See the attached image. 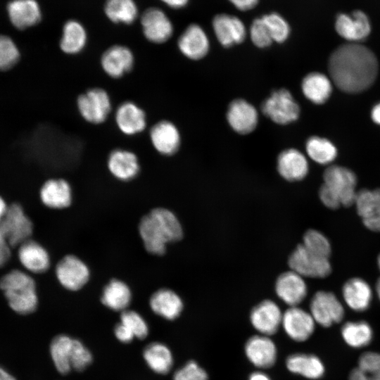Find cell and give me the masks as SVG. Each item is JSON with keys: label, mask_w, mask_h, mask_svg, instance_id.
I'll use <instances>...</instances> for the list:
<instances>
[{"label": "cell", "mask_w": 380, "mask_h": 380, "mask_svg": "<svg viewBox=\"0 0 380 380\" xmlns=\"http://www.w3.org/2000/svg\"><path fill=\"white\" fill-rule=\"evenodd\" d=\"M327 68L329 77L339 90L358 94L370 88L376 81L379 62L370 49L349 42L334 49Z\"/></svg>", "instance_id": "cell-1"}, {"label": "cell", "mask_w": 380, "mask_h": 380, "mask_svg": "<svg viewBox=\"0 0 380 380\" xmlns=\"http://www.w3.org/2000/svg\"><path fill=\"white\" fill-rule=\"evenodd\" d=\"M139 232L145 249L151 254L161 255L169 243L180 240L183 235L182 225L170 210L157 208L141 220Z\"/></svg>", "instance_id": "cell-2"}, {"label": "cell", "mask_w": 380, "mask_h": 380, "mask_svg": "<svg viewBox=\"0 0 380 380\" xmlns=\"http://www.w3.org/2000/svg\"><path fill=\"white\" fill-rule=\"evenodd\" d=\"M357 178L355 173L348 167L329 165L323 173V184L319 190V198L322 204L331 210L341 206L354 205Z\"/></svg>", "instance_id": "cell-3"}, {"label": "cell", "mask_w": 380, "mask_h": 380, "mask_svg": "<svg viewBox=\"0 0 380 380\" xmlns=\"http://www.w3.org/2000/svg\"><path fill=\"white\" fill-rule=\"evenodd\" d=\"M0 289L11 309L26 315L34 312L38 305L36 284L32 277L21 270H12L0 278Z\"/></svg>", "instance_id": "cell-4"}, {"label": "cell", "mask_w": 380, "mask_h": 380, "mask_svg": "<svg viewBox=\"0 0 380 380\" xmlns=\"http://www.w3.org/2000/svg\"><path fill=\"white\" fill-rule=\"evenodd\" d=\"M263 115L279 125H287L300 117V108L291 92L285 88L272 91L261 103Z\"/></svg>", "instance_id": "cell-5"}, {"label": "cell", "mask_w": 380, "mask_h": 380, "mask_svg": "<svg viewBox=\"0 0 380 380\" xmlns=\"http://www.w3.org/2000/svg\"><path fill=\"white\" fill-rule=\"evenodd\" d=\"M291 270L303 277L325 278L332 270L329 258L320 255L298 244L289 258Z\"/></svg>", "instance_id": "cell-6"}, {"label": "cell", "mask_w": 380, "mask_h": 380, "mask_svg": "<svg viewBox=\"0 0 380 380\" xmlns=\"http://www.w3.org/2000/svg\"><path fill=\"white\" fill-rule=\"evenodd\" d=\"M77 108L85 121L99 125L105 122L108 117L112 108L111 99L105 89L91 88L78 96Z\"/></svg>", "instance_id": "cell-7"}, {"label": "cell", "mask_w": 380, "mask_h": 380, "mask_svg": "<svg viewBox=\"0 0 380 380\" xmlns=\"http://www.w3.org/2000/svg\"><path fill=\"white\" fill-rule=\"evenodd\" d=\"M0 227L12 248H17L30 239L34 229L32 220L19 203L8 205Z\"/></svg>", "instance_id": "cell-8"}, {"label": "cell", "mask_w": 380, "mask_h": 380, "mask_svg": "<svg viewBox=\"0 0 380 380\" xmlns=\"http://www.w3.org/2000/svg\"><path fill=\"white\" fill-rule=\"evenodd\" d=\"M310 312L315 322L323 327H329L340 322L344 317V308L332 292L319 291L310 303Z\"/></svg>", "instance_id": "cell-9"}, {"label": "cell", "mask_w": 380, "mask_h": 380, "mask_svg": "<svg viewBox=\"0 0 380 380\" xmlns=\"http://www.w3.org/2000/svg\"><path fill=\"white\" fill-rule=\"evenodd\" d=\"M212 28L218 42L224 48H230L244 42L248 31L239 17L225 13L216 14L212 19Z\"/></svg>", "instance_id": "cell-10"}, {"label": "cell", "mask_w": 380, "mask_h": 380, "mask_svg": "<svg viewBox=\"0 0 380 380\" xmlns=\"http://www.w3.org/2000/svg\"><path fill=\"white\" fill-rule=\"evenodd\" d=\"M226 118L233 131L246 135L255 129L259 116L258 110L252 103L243 99H236L229 103Z\"/></svg>", "instance_id": "cell-11"}, {"label": "cell", "mask_w": 380, "mask_h": 380, "mask_svg": "<svg viewBox=\"0 0 380 380\" xmlns=\"http://www.w3.org/2000/svg\"><path fill=\"white\" fill-rule=\"evenodd\" d=\"M56 276L66 289L77 291L82 288L89 278V270L77 257L68 255L63 257L56 267Z\"/></svg>", "instance_id": "cell-12"}, {"label": "cell", "mask_w": 380, "mask_h": 380, "mask_svg": "<svg viewBox=\"0 0 380 380\" xmlns=\"http://www.w3.org/2000/svg\"><path fill=\"white\" fill-rule=\"evenodd\" d=\"M315 323L310 312L298 306H292L283 313L281 327L293 341L303 342L312 335Z\"/></svg>", "instance_id": "cell-13"}, {"label": "cell", "mask_w": 380, "mask_h": 380, "mask_svg": "<svg viewBox=\"0 0 380 380\" xmlns=\"http://www.w3.org/2000/svg\"><path fill=\"white\" fill-rule=\"evenodd\" d=\"M177 46L185 57L193 61L205 57L210 47L206 32L197 23H191L186 27L178 39Z\"/></svg>", "instance_id": "cell-14"}, {"label": "cell", "mask_w": 380, "mask_h": 380, "mask_svg": "<svg viewBox=\"0 0 380 380\" xmlns=\"http://www.w3.org/2000/svg\"><path fill=\"white\" fill-rule=\"evenodd\" d=\"M244 351L249 362L259 369H268L276 362L277 348L268 336L258 334L250 337Z\"/></svg>", "instance_id": "cell-15"}, {"label": "cell", "mask_w": 380, "mask_h": 380, "mask_svg": "<svg viewBox=\"0 0 380 380\" xmlns=\"http://www.w3.org/2000/svg\"><path fill=\"white\" fill-rule=\"evenodd\" d=\"M283 314L274 301L265 300L255 305L251 311L250 321L260 334L272 336L281 326Z\"/></svg>", "instance_id": "cell-16"}, {"label": "cell", "mask_w": 380, "mask_h": 380, "mask_svg": "<svg viewBox=\"0 0 380 380\" xmlns=\"http://www.w3.org/2000/svg\"><path fill=\"white\" fill-rule=\"evenodd\" d=\"M354 205L365 227L380 232V188L358 191Z\"/></svg>", "instance_id": "cell-17"}, {"label": "cell", "mask_w": 380, "mask_h": 380, "mask_svg": "<svg viewBox=\"0 0 380 380\" xmlns=\"http://www.w3.org/2000/svg\"><path fill=\"white\" fill-rule=\"evenodd\" d=\"M277 169L284 179L289 182L300 181L308 174L309 163L301 151L295 148H289L279 153Z\"/></svg>", "instance_id": "cell-18"}, {"label": "cell", "mask_w": 380, "mask_h": 380, "mask_svg": "<svg viewBox=\"0 0 380 380\" xmlns=\"http://www.w3.org/2000/svg\"><path fill=\"white\" fill-rule=\"evenodd\" d=\"M277 296L286 304L298 306L307 296L308 286L304 277L291 270L282 273L275 283Z\"/></svg>", "instance_id": "cell-19"}, {"label": "cell", "mask_w": 380, "mask_h": 380, "mask_svg": "<svg viewBox=\"0 0 380 380\" xmlns=\"http://www.w3.org/2000/svg\"><path fill=\"white\" fill-rule=\"evenodd\" d=\"M149 136L154 149L161 155H174L179 148V131L177 126L169 120H160L153 125Z\"/></svg>", "instance_id": "cell-20"}, {"label": "cell", "mask_w": 380, "mask_h": 380, "mask_svg": "<svg viewBox=\"0 0 380 380\" xmlns=\"http://www.w3.org/2000/svg\"><path fill=\"white\" fill-rule=\"evenodd\" d=\"M146 38L153 43L167 42L173 34V25L161 10L152 8L146 10L141 19Z\"/></svg>", "instance_id": "cell-21"}, {"label": "cell", "mask_w": 380, "mask_h": 380, "mask_svg": "<svg viewBox=\"0 0 380 380\" xmlns=\"http://www.w3.org/2000/svg\"><path fill=\"white\" fill-rule=\"evenodd\" d=\"M335 29L342 38L350 42L357 43L368 37L371 32V25L365 13L356 11L352 15H338L335 23Z\"/></svg>", "instance_id": "cell-22"}, {"label": "cell", "mask_w": 380, "mask_h": 380, "mask_svg": "<svg viewBox=\"0 0 380 380\" xmlns=\"http://www.w3.org/2000/svg\"><path fill=\"white\" fill-rule=\"evenodd\" d=\"M115 120L119 130L127 136L138 134L146 127V115L144 110L130 101L120 103L117 108Z\"/></svg>", "instance_id": "cell-23"}, {"label": "cell", "mask_w": 380, "mask_h": 380, "mask_svg": "<svg viewBox=\"0 0 380 380\" xmlns=\"http://www.w3.org/2000/svg\"><path fill=\"white\" fill-rule=\"evenodd\" d=\"M17 248L19 262L27 272L41 274L49 270L50 257L40 243L30 239Z\"/></svg>", "instance_id": "cell-24"}, {"label": "cell", "mask_w": 380, "mask_h": 380, "mask_svg": "<svg viewBox=\"0 0 380 380\" xmlns=\"http://www.w3.org/2000/svg\"><path fill=\"white\" fill-rule=\"evenodd\" d=\"M134 62L132 51L122 45L108 48L101 58V66L110 77L119 78L129 72Z\"/></svg>", "instance_id": "cell-25"}, {"label": "cell", "mask_w": 380, "mask_h": 380, "mask_svg": "<svg viewBox=\"0 0 380 380\" xmlns=\"http://www.w3.org/2000/svg\"><path fill=\"white\" fill-rule=\"evenodd\" d=\"M107 166L111 175L121 181H129L135 177L140 167L137 155L123 148H116L110 153Z\"/></svg>", "instance_id": "cell-26"}, {"label": "cell", "mask_w": 380, "mask_h": 380, "mask_svg": "<svg viewBox=\"0 0 380 380\" xmlns=\"http://www.w3.org/2000/svg\"><path fill=\"white\" fill-rule=\"evenodd\" d=\"M342 296L346 305L355 312L367 310L372 303V289L365 279L353 277L342 287Z\"/></svg>", "instance_id": "cell-27"}, {"label": "cell", "mask_w": 380, "mask_h": 380, "mask_svg": "<svg viewBox=\"0 0 380 380\" xmlns=\"http://www.w3.org/2000/svg\"><path fill=\"white\" fill-rule=\"evenodd\" d=\"M333 82L327 75L320 72L308 73L302 80L301 90L305 97L316 105L325 103L333 91Z\"/></svg>", "instance_id": "cell-28"}, {"label": "cell", "mask_w": 380, "mask_h": 380, "mask_svg": "<svg viewBox=\"0 0 380 380\" xmlns=\"http://www.w3.org/2000/svg\"><path fill=\"white\" fill-rule=\"evenodd\" d=\"M42 203L52 209L68 207L72 201V191L69 183L63 179H50L46 181L39 191Z\"/></svg>", "instance_id": "cell-29"}, {"label": "cell", "mask_w": 380, "mask_h": 380, "mask_svg": "<svg viewBox=\"0 0 380 380\" xmlns=\"http://www.w3.org/2000/svg\"><path fill=\"white\" fill-rule=\"evenodd\" d=\"M9 19L16 28L23 30L41 20V11L35 0H12L7 6Z\"/></svg>", "instance_id": "cell-30"}, {"label": "cell", "mask_w": 380, "mask_h": 380, "mask_svg": "<svg viewBox=\"0 0 380 380\" xmlns=\"http://www.w3.org/2000/svg\"><path fill=\"white\" fill-rule=\"evenodd\" d=\"M286 367L291 373L310 379L322 378L325 371L323 362L317 356L305 353H293L288 356Z\"/></svg>", "instance_id": "cell-31"}, {"label": "cell", "mask_w": 380, "mask_h": 380, "mask_svg": "<svg viewBox=\"0 0 380 380\" xmlns=\"http://www.w3.org/2000/svg\"><path fill=\"white\" fill-rule=\"evenodd\" d=\"M149 304L154 313L169 320L177 318L183 310L181 298L167 289H161L153 293Z\"/></svg>", "instance_id": "cell-32"}, {"label": "cell", "mask_w": 380, "mask_h": 380, "mask_svg": "<svg viewBox=\"0 0 380 380\" xmlns=\"http://www.w3.org/2000/svg\"><path fill=\"white\" fill-rule=\"evenodd\" d=\"M132 294L128 286L118 279H112L103 289L101 302L114 311H124L130 303Z\"/></svg>", "instance_id": "cell-33"}, {"label": "cell", "mask_w": 380, "mask_h": 380, "mask_svg": "<svg viewBox=\"0 0 380 380\" xmlns=\"http://www.w3.org/2000/svg\"><path fill=\"white\" fill-rule=\"evenodd\" d=\"M308 156L319 165L331 164L338 156L336 146L329 139L319 136H311L305 142Z\"/></svg>", "instance_id": "cell-34"}, {"label": "cell", "mask_w": 380, "mask_h": 380, "mask_svg": "<svg viewBox=\"0 0 380 380\" xmlns=\"http://www.w3.org/2000/svg\"><path fill=\"white\" fill-rule=\"evenodd\" d=\"M144 357L148 367L158 374H167L173 365L170 350L167 346L159 342L148 345L144 350Z\"/></svg>", "instance_id": "cell-35"}, {"label": "cell", "mask_w": 380, "mask_h": 380, "mask_svg": "<svg viewBox=\"0 0 380 380\" xmlns=\"http://www.w3.org/2000/svg\"><path fill=\"white\" fill-rule=\"evenodd\" d=\"M74 339L64 334L54 337L50 344V354L56 369L63 374L71 369V355Z\"/></svg>", "instance_id": "cell-36"}, {"label": "cell", "mask_w": 380, "mask_h": 380, "mask_svg": "<svg viewBox=\"0 0 380 380\" xmlns=\"http://www.w3.org/2000/svg\"><path fill=\"white\" fill-rule=\"evenodd\" d=\"M87 43V33L83 26L77 21L67 22L60 41L61 49L68 54L80 53Z\"/></svg>", "instance_id": "cell-37"}, {"label": "cell", "mask_w": 380, "mask_h": 380, "mask_svg": "<svg viewBox=\"0 0 380 380\" xmlns=\"http://www.w3.org/2000/svg\"><path fill=\"white\" fill-rule=\"evenodd\" d=\"M341 335L348 346L359 348L371 342L373 331L370 325L365 321L348 322L341 328Z\"/></svg>", "instance_id": "cell-38"}, {"label": "cell", "mask_w": 380, "mask_h": 380, "mask_svg": "<svg viewBox=\"0 0 380 380\" xmlns=\"http://www.w3.org/2000/svg\"><path fill=\"white\" fill-rule=\"evenodd\" d=\"M105 12L114 23L129 24L136 19L137 8L133 0H107Z\"/></svg>", "instance_id": "cell-39"}, {"label": "cell", "mask_w": 380, "mask_h": 380, "mask_svg": "<svg viewBox=\"0 0 380 380\" xmlns=\"http://www.w3.org/2000/svg\"><path fill=\"white\" fill-rule=\"evenodd\" d=\"M274 42L284 43L289 38L291 32V26L286 19L280 13L270 12L261 16Z\"/></svg>", "instance_id": "cell-40"}, {"label": "cell", "mask_w": 380, "mask_h": 380, "mask_svg": "<svg viewBox=\"0 0 380 380\" xmlns=\"http://www.w3.org/2000/svg\"><path fill=\"white\" fill-rule=\"evenodd\" d=\"M302 244L308 250L330 258L331 246L324 234L316 229H308L303 235Z\"/></svg>", "instance_id": "cell-41"}, {"label": "cell", "mask_w": 380, "mask_h": 380, "mask_svg": "<svg viewBox=\"0 0 380 380\" xmlns=\"http://www.w3.org/2000/svg\"><path fill=\"white\" fill-rule=\"evenodd\" d=\"M20 51L12 39L0 35V71L13 68L20 59Z\"/></svg>", "instance_id": "cell-42"}, {"label": "cell", "mask_w": 380, "mask_h": 380, "mask_svg": "<svg viewBox=\"0 0 380 380\" xmlns=\"http://www.w3.org/2000/svg\"><path fill=\"white\" fill-rule=\"evenodd\" d=\"M122 323L134 336L144 338L148 333V327L144 318L137 312L125 310L120 315Z\"/></svg>", "instance_id": "cell-43"}, {"label": "cell", "mask_w": 380, "mask_h": 380, "mask_svg": "<svg viewBox=\"0 0 380 380\" xmlns=\"http://www.w3.org/2000/svg\"><path fill=\"white\" fill-rule=\"evenodd\" d=\"M248 32L252 43L258 48H267L274 42L261 16L252 21Z\"/></svg>", "instance_id": "cell-44"}, {"label": "cell", "mask_w": 380, "mask_h": 380, "mask_svg": "<svg viewBox=\"0 0 380 380\" xmlns=\"http://www.w3.org/2000/svg\"><path fill=\"white\" fill-rule=\"evenodd\" d=\"M91 360L90 351L81 341L74 339L71 355L72 369L82 371L90 365Z\"/></svg>", "instance_id": "cell-45"}, {"label": "cell", "mask_w": 380, "mask_h": 380, "mask_svg": "<svg viewBox=\"0 0 380 380\" xmlns=\"http://www.w3.org/2000/svg\"><path fill=\"white\" fill-rule=\"evenodd\" d=\"M173 380H208V375L196 362L191 360L175 372Z\"/></svg>", "instance_id": "cell-46"}, {"label": "cell", "mask_w": 380, "mask_h": 380, "mask_svg": "<svg viewBox=\"0 0 380 380\" xmlns=\"http://www.w3.org/2000/svg\"><path fill=\"white\" fill-rule=\"evenodd\" d=\"M361 370L368 375H372L380 370V353L369 351L360 355L358 366Z\"/></svg>", "instance_id": "cell-47"}, {"label": "cell", "mask_w": 380, "mask_h": 380, "mask_svg": "<svg viewBox=\"0 0 380 380\" xmlns=\"http://www.w3.org/2000/svg\"><path fill=\"white\" fill-rule=\"evenodd\" d=\"M3 230L0 227V268L4 267L9 262L11 257V249Z\"/></svg>", "instance_id": "cell-48"}, {"label": "cell", "mask_w": 380, "mask_h": 380, "mask_svg": "<svg viewBox=\"0 0 380 380\" xmlns=\"http://www.w3.org/2000/svg\"><path fill=\"white\" fill-rule=\"evenodd\" d=\"M236 9L240 11H248L255 8L260 0H227Z\"/></svg>", "instance_id": "cell-49"}, {"label": "cell", "mask_w": 380, "mask_h": 380, "mask_svg": "<svg viewBox=\"0 0 380 380\" xmlns=\"http://www.w3.org/2000/svg\"><path fill=\"white\" fill-rule=\"evenodd\" d=\"M114 331L117 338L122 343H129L134 338L132 334L120 322L115 326Z\"/></svg>", "instance_id": "cell-50"}, {"label": "cell", "mask_w": 380, "mask_h": 380, "mask_svg": "<svg viewBox=\"0 0 380 380\" xmlns=\"http://www.w3.org/2000/svg\"><path fill=\"white\" fill-rule=\"evenodd\" d=\"M348 380H369V379L365 372L357 367L350 372Z\"/></svg>", "instance_id": "cell-51"}, {"label": "cell", "mask_w": 380, "mask_h": 380, "mask_svg": "<svg viewBox=\"0 0 380 380\" xmlns=\"http://www.w3.org/2000/svg\"><path fill=\"white\" fill-rule=\"evenodd\" d=\"M370 117L375 124L380 126V101L376 103L372 108Z\"/></svg>", "instance_id": "cell-52"}, {"label": "cell", "mask_w": 380, "mask_h": 380, "mask_svg": "<svg viewBox=\"0 0 380 380\" xmlns=\"http://www.w3.org/2000/svg\"><path fill=\"white\" fill-rule=\"evenodd\" d=\"M161 1H163L168 6L172 8H175V9L184 8L188 4L189 1V0H161Z\"/></svg>", "instance_id": "cell-53"}, {"label": "cell", "mask_w": 380, "mask_h": 380, "mask_svg": "<svg viewBox=\"0 0 380 380\" xmlns=\"http://www.w3.org/2000/svg\"><path fill=\"white\" fill-rule=\"evenodd\" d=\"M248 380H272L270 377L261 371H255L250 374Z\"/></svg>", "instance_id": "cell-54"}, {"label": "cell", "mask_w": 380, "mask_h": 380, "mask_svg": "<svg viewBox=\"0 0 380 380\" xmlns=\"http://www.w3.org/2000/svg\"><path fill=\"white\" fill-rule=\"evenodd\" d=\"M8 208V205H7L5 199L0 195V224L6 215Z\"/></svg>", "instance_id": "cell-55"}, {"label": "cell", "mask_w": 380, "mask_h": 380, "mask_svg": "<svg viewBox=\"0 0 380 380\" xmlns=\"http://www.w3.org/2000/svg\"><path fill=\"white\" fill-rule=\"evenodd\" d=\"M0 380H17L6 369L0 366Z\"/></svg>", "instance_id": "cell-56"}, {"label": "cell", "mask_w": 380, "mask_h": 380, "mask_svg": "<svg viewBox=\"0 0 380 380\" xmlns=\"http://www.w3.org/2000/svg\"><path fill=\"white\" fill-rule=\"evenodd\" d=\"M368 376L369 380H380V370L372 375H368Z\"/></svg>", "instance_id": "cell-57"}, {"label": "cell", "mask_w": 380, "mask_h": 380, "mask_svg": "<svg viewBox=\"0 0 380 380\" xmlns=\"http://www.w3.org/2000/svg\"><path fill=\"white\" fill-rule=\"evenodd\" d=\"M375 288H376V293L377 297L380 300V277L376 281Z\"/></svg>", "instance_id": "cell-58"}, {"label": "cell", "mask_w": 380, "mask_h": 380, "mask_svg": "<svg viewBox=\"0 0 380 380\" xmlns=\"http://www.w3.org/2000/svg\"><path fill=\"white\" fill-rule=\"evenodd\" d=\"M377 265H378L379 270H380V253L379 254L377 257Z\"/></svg>", "instance_id": "cell-59"}]
</instances>
